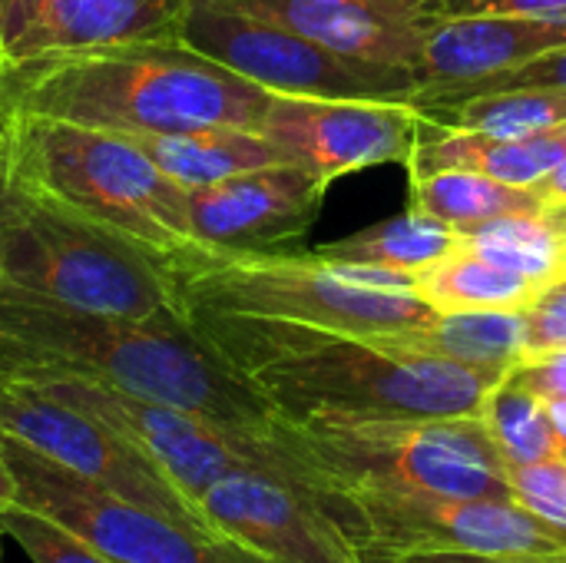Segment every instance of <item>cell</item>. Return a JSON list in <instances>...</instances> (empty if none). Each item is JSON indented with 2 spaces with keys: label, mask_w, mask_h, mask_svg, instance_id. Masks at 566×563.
<instances>
[{
  "label": "cell",
  "mask_w": 566,
  "mask_h": 563,
  "mask_svg": "<svg viewBox=\"0 0 566 563\" xmlns=\"http://www.w3.org/2000/svg\"><path fill=\"white\" fill-rule=\"evenodd\" d=\"M411 206L441 219L454 232L474 229L481 222L534 212L544 206L537 189H517L468 169H438L411 176Z\"/></svg>",
  "instance_id": "cell-24"
},
{
  "label": "cell",
  "mask_w": 566,
  "mask_h": 563,
  "mask_svg": "<svg viewBox=\"0 0 566 563\" xmlns=\"http://www.w3.org/2000/svg\"><path fill=\"white\" fill-rule=\"evenodd\" d=\"M368 554L471 551L566 561V528H557L514 498H451L385 488H345Z\"/></svg>",
  "instance_id": "cell-10"
},
{
  "label": "cell",
  "mask_w": 566,
  "mask_h": 563,
  "mask_svg": "<svg viewBox=\"0 0 566 563\" xmlns=\"http://www.w3.org/2000/svg\"><path fill=\"white\" fill-rule=\"evenodd\" d=\"M547 415H551L554 435H557V441H560L566 458V398H547Z\"/></svg>",
  "instance_id": "cell-39"
},
{
  "label": "cell",
  "mask_w": 566,
  "mask_h": 563,
  "mask_svg": "<svg viewBox=\"0 0 566 563\" xmlns=\"http://www.w3.org/2000/svg\"><path fill=\"white\" fill-rule=\"evenodd\" d=\"M418 110L431 123L458 129V133L521 139V136L564 126L566 90H497V93H478L468 100L434 103V106H418Z\"/></svg>",
  "instance_id": "cell-25"
},
{
  "label": "cell",
  "mask_w": 566,
  "mask_h": 563,
  "mask_svg": "<svg viewBox=\"0 0 566 563\" xmlns=\"http://www.w3.org/2000/svg\"><path fill=\"white\" fill-rule=\"evenodd\" d=\"M381 345L415 355H434L474 368L514 372L527 358V312L484 309L438 315L421 329L398 335H378Z\"/></svg>",
  "instance_id": "cell-20"
},
{
  "label": "cell",
  "mask_w": 566,
  "mask_h": 563,
  "mask_svg": "<svg viewBox=\"0 0 566 563\" xmlns=\"http://www.w3.org/2000/svg\"><path fill=\"white\" fill-rule=\"evenodd\" d=\"M0 282L93 315L179 319L163 256L13 189L0 222Z\"/></svg>",
  "instance_id": "cell-6"
},
{
  "label": "cell",
  "mask_w": 566,
  "mask_h": 563,
  "mask_svg": "<svg viewBox=\"0 0 566 563\" xmlns=\"http://www.w3.org/2000/svg\"><path fill=\"white\" fill-rule=\"evenodd\" d=\"M424 113L405 100L272 96L262 133L325 186L342 176L408 163Z\"/></svg>",
  "instance_id": "cell-12"
},
{
  "label": "cell",
  "mask_w": 566,
  "mask_h": 563,
  "mask_svg": "<svg viewBox=\"0 0 566 563\" xmlns=\"http://www.w3.org/2000/svg\"><path fill=\"white\" fill-rule=\"evenodd\" d=\"M0 96L13 116L146 136L212 126L262 133L275 93L169 37L0 63Z\"/></svg>",
  "instance_id": "cell-3"
},
{
  "label": "cell",
  "mask_w": 566,
  "mask_h": 563,
  "mask_svg": "<svg viewBox=\"0 0 566 563\" xmlns=\"http://www.w3.org/2000/svg\"><path fill=\"white\" fill-rule=\"evenodd\" d=\"M0 528L10 541L20 544L30 563H116L76 531L23 504L0 511Z\"/></svg>",
  "instance_id": "cell-27"
},
{
  "label": "cell",
  "mask_w": 566,
  "mask_h": 563,
  "mask_svg": "<svg viewBox=\"0 0 566 563\" xmlns=\"http://www.w3.org/2000/svg\"><path fill=\"white\" fill-rule=\"evenodd\" d=\"M461 246L494 259L541 289L566 279V206H541L534 212L501 216L458 232Z\"/></svg>",
  "instance_id": "cell-22"
},
{
  "label": "cell",
  "mask_w": 566,
  "mask_h": 563,
  "mask_svg": "<svg viewBox=\"0 0 566 563\" xmlns=\"http://www.w3.org/2000/svg\"><path fill=\"white\" fill-rule=\"evenodd\" d=\"M60 382L119 388L245 435H279L282 428L279 411L202 345L182 315L126 322L0 282V385Z\"/></svg>",
  "instance_id": "cell-2"
},
{
  "label": "cell",
  "mask_w": 566,
  "mask_h": 563,
  "mask_svg": "<svg viewBox=\"0 0 566 563\" xmlns=\"http://www.w3.org/2000/svg\"><path fill=\"white\" fill-rule=\"evenodd\" d=\"M179 40L275 96L411 103L421 86L411 70L335 53L229 0H192Z\"/></svg>",
  "instance_id": "cell-8"
},
{
  "label": "cell",
  "mask_w": 566,
  "mask_h": 563,
  "mask_svg": "<svg viewBox=\"0 0 566 563\" xmlns=\"http://www.w3.org/2000/svg\"><path fill=\"white\" fill-rule=\"evenodd\" d=\"M421 63L415 100L451 93L484 76L514 70L534 56L566 46V23L521 13H464L434 17L418 27Z\"/></svg>",
  "instance_id": "cell-16"
},
{
  "label": "cell",
  "mask_w": 566,
  "mask_h": 563,
  "mask_svg": "<svg viewBox=\"0 0 566 563\" xmlns=\"http://www.w3.org/2000/svg\"><path fill=\"white\" fill-rule=\"evenodd\" d=\"M338 3H368L371 7V0H338Z\"/></svg>",
  "instance_id": "cell-42"
},
{
  "label": "cell",
  "mask_w": 566,
  "mask_h": 563,
  "mask_svg": "<svg viewBox=\"0 0 566 563\" xmlns=\"http://www.w3.org/2000/svg\"><path fill=\"white\" fill-rule=\"evenodd\" d=\"M209 531L272 563H365L355 541L292 484L262 471H232L196 501Z\"/></svg>",
  "instance_id": "cell-13"
},
{
  "label": "cell",
  "mask_w": 566,
  "mask_h": 563,
  "mask_svg": "<svg viewBox=\"0 0 566 563\" xmlns=\"http://www.w3.org/2000/svg\"><path fill=\"white\" fill-rule=\"evenodd\" d=\"M7 199H10V189H7V179H0V222H3V212H7Z\"/></svg>",
  "instance_id": "cell-40"
},
{
  "label": "cell",
  "mask_w": 566,
  "mask_h": 563,
  "mask_svg": "<svg viewBox=\"0 0 566 563\" xmlns=\"http://www.w3.org/2000/svg\"><path fill=\"white\" fill-rule=\"evenodd\" d=\"M511 375L541 398H566V348L521 362Z\"/></svg>",
  "instance_id": "cell-31"
},
{
  "label": "cell",
  "mask_w": 566,
  "mask_h": 563,
  "mask_svg": "<svg viewBox=\"0 0 566 563\" xmlns=\"http://www.w3.org/2000/svg\"><path fill=\"white\" fill-rule=\"evenodd\" d=\"M0 441L20 484V504L76 531L116 563H272L216 531L136 508L7 438Z\"/></svg>",
  "instance_id": "cell-9"
},
{
  "label": "cell",
  "mask_w": 566,
  "mask_h": 563,
  "mask_svg": "<svg viewBox=\"0 0 566 563\" xmlns=\"http://www.w3.org/2000/svg\"><path fill=\"white\" fill-rule=\"evenodd\" d=\"M411 285H415L418 299L428 302L438 315L484 312V309L527 312L537 302V295L544 292L521 272L461 246V239L444 259H438L434 265L418 272L411 279Z\"/></svg>",
  "instance_id": "cell-21"
},
{
  "label": "cell",
  "mask_w": 566,
  "mask_h": 563,
  "mask_svg": "<svg viewBox=\"0 0 566 563\" xmlns=\"http://www.w3.org/2000/svg\"><path fill=\"white\" fill-rule=\"evenodd\" d=\"M454 246H458V232L451 226L411 206L408 212L395 219L375 222L342 242L322 246L318 256L338 259V262L375 265V269H388V272L415 279L418 272L444 259Z\"/></svg>",
  "instance_id": "cell-23"
},
{
  "label": "cell",
  "mask_w": 566,
  "mask_h": 563,
  "mask_svg": "<svg viewBox=\"0 0 566 563\" xmlns=\"http://www.w3.org/2000/svg\"><path fill=\"white\" fill-rule=\"evenodd\" d=\"M182 322L292 425L471 418L507 372L381 345L371 335L182 309Z\"/></svg>",
  "instance_id": "cell-1"
},
{
  "label": "cell",
  "mask_w": 566,
  "mask_h": 563,
  "mask_svg": "<svg viewBox=\"0 0 566 563\" xmlns=\"http://www.w3.org/2000/svg\"><path fill=\"white\" fill-rule=\"evenodd\" d=\"M566 348V279L544 289L527 309V358Z\"/></svg>",
  "instance_id": "cell-30"
},
{
  "label": "cell",
  "mask_w": 566,
  "mask_h": 563,
  "mask_svg": "<svg viewBox=\"0 0 566 563\" xmlns=\"http://www.w3.org/2000/svg\"><path fill=\"white\" fill-rule=\"evenodd\" d=\"M534 189L541 192V199L547 206H566V153L560 156V163L544 176V183L534 186Z\"/></svg>",
  "instance_id": "cell-35"
},
{
  "label": "cell",
  "mask_w": 566,
  "mask_h": 563,
  "mask_svg": "<svg viewBox=\"0 0 566 563\" xmlns=\"http://www.w3.org/2000/svg\"><path fill=\"white\" fill-rule=\"evenodd\" d=\"M163 176L176 186L202 189L262 166L292 163L282 146H275L259 129H235V126H212V129H189V133H146L129 136Z\"/></svg>",
  "instance_id": "cell-19"
},
{
  "label": "cell",
  "mask_w": 566,
  "mask_h": 563,
  "mask_svg": "<svg viewBox=\"0 0 566 563\" xmlns=\"http://www.w3.org/2000/svg\"><path fill=\"white\" fill-rule=\"evenodd\" d=\"M491 13H521V17L566 23V0H501Z\"/></svg>",
  "instance_id": "cell-34"
},
{
  "label": "cell",
  "mask_w": 566,
  "mask_h": 563,
  "mask_svg": "<svg viewBox=\"0 0 566 563\" xmlns=\"http://www.w3.org/2000/svg\"><path fill=\"white\" fill-rule=\"evenodd\" d=\"M365 563H566L560 557H524V554H471V551H398L368 554Z\"/></svg>",
  "instance_id": "cell-32"
},
{
  "label": "cell",
  "mask_w": 566,
  "mask_h": 563,
  "mask_svg": "<svg viewBox=\"0 0 566 563\" xmlns=\"http://www.w3.org/2000/svg\"><path fill=\"white\" fill-rule=\"evenodd\" d=\"M182 309L298 322L355 335H398L421 329L438 312L415 289H388L355 279L338 259L318 252H222L192 246L166 259Z\"/></svg>",
  "instance_id": "cell-5"
},
{
  "label": "cell",
  "mask_w": 566,
  "mask_h": 563,
  "mask_svg": "<svg viewBox=\"0 0 566 563\" xmlns=\"http://www.w3.org/2000/svg\"><path fill=\"white\" fill-rule=\"evenodd\" d=\"M13 126H17V116L13 110L3 103L0 96V179H7L10 173V153H13Z\"/></svg>",
  "instance_id": "cell-36"
},
{
  "label": "cell",
  "mask_w": 566,
  "mask_h": 563,
  "mask_svg": "<svg viewBox=\"0 0 566 563\" xmlns=\"http://www.w3.org/2000/svg\"><path fill=\"white\" fill-rule=\"evenodd\" d=\"M192 0H0V63L179 37Z\"/></svg>",
  "instance_id": "cell-15"
},
{
  "label": "cell",
  "mask_w": 566,
  "mask_h": 563,
  "mask_svg": "<svg viewBox=\"0 0 566 563\" xmlns=\"http://www.w3.org/2000/svg\"><path fill=\"white\" fill-rule=\"evenodd\" d=\"M292 431L342 488L514 498L511 468L484 415L308 421L292 425Z\"/></svg>",
  "instance_id": "cell-7"
},
{
  "label": "cell",
  "mask_w": 566,
  "mask_h": 563,
  "mask_svg": "<svg viewBox=\"0 0 566 563\" xmlns=\"http://www.w3.org/2000/svg\"><path fill=\"white\" fill-rule=\"evenodd\" d=\"M325 192L328 186L298 163H275L189 189L192 239L222 252H269L312 229Z\"/></svg>",
  "instance_id": "cell-14"
},
{
  "label": "cell",
  "mask_w": 566,
  "mask_h": 563,
  "mask_svg": "<svg viewBox=\"0 0 566 563\" xmlns=\"http://www.w3.org/2000/svg\"><path fill=\"white\" fill-rule=\"evenodd\" d=\"M7 186L163 259L196 246L189 192L163 176L126 133L17 116Z\"/></svg>",
  "instance_id": "cell-4"
},
{
  "label": "cell",
  "mask_w": 566,
  "mask_h": 563,
  "mask_svg": "<svg viewBox=\"0 0 566 563\" xmlns=\"http://www.w3.org/2000/svg\"><path fill=\"white\" fill-rule=\"evenodd\" d=\"M3 538H7V534H3V528H0V563H3Z\"/></svg>",
  "instance_id": "cell-41"
},
{
  "label": "cell",
  "mask_w": 566,
  "mask_h": 563,
  "mask_svg": "<svg viewBox=\"0 0 566 563\" xmlns=\"http://www.w3.org/2000/svg\"><path fill=\"white\" fill-rule=\"evenodd\" d=\"M511 488L517 504L557 528H566V458L511 468Z\"/></svg>",
  "instance_id": "cell-29"
},
{
  "label": "cell",
  "mask_w": 566,
  "mask_h": 563,
  "mask_svg": "<svg viewBox=\"0 0 566 563\" xmlns=\"http://www.w3.org/2000/svg\"><path fill=\"white\" fill-rule=\"evenodd\" d=\"M229 3L262 20H272L335 53L411 70L418 76V63H421L418 27L391 20L388 13L368 3H338V0H229Z\"/></svg>",
  "instance_id": "cell-17"
},
{
  "label": "cell",
  "mask_w": 566,
  "mask_h": 563,
  "mask_svg": "<svg viewBox=\"0 0 566 563\" xmlns=\"http://www.w3.org/2000/svg\"><path fill=\"white\" fill-rule=\"evenodd\" d=\"M484 421H488L491 438L501 448L507 468L564 458V448H560L551 415H547V398H541L537 392L521 385L511 372L488 395Z\"/></svg>",
  "instance_id": "cell-26"
},
{
  "label": "cell",
  "mask_w": 566,
  "mask_h": 563,
  "mask_svg": "<svg viewBox=\"0 0 566 563\" xmlns=\"http://www.w3.org/2000/svg\"><path fill=\"white\" fill-rule=\"evenodd\" d=\"M501 0H441V17H464V13H491Z\"/></svg>",
  "instance_id": "cell-38"
},
{
  "label": "cell",
  "mask_w": 566,
  "mask_h": 563,
  "mask_svg": "<svg viewBox=\"0 0 566 563\" xmlns=\"http://www.w3.org/2000/svg\"><path fill=\"white\" fill-rule=\"evenodd\" d=\"M564 153L566 123L557 129L521 136V139H497V136L458 133L424 116L411 159L405 166H408V176L438 173V169H468V173H481L517 189H534L560 163Z\"/></svg>",
  "instance_id": "cell-18"
},
{
  "label": "cell",
  "mask_w": 566,
  "mask_h": 563,
  "mask_svg": "<svg viewBox=\"0 0 566 563\" xmlns=\"http://www.w3.org/2000/svg\"><path fill=\"white\" fill-rule=\"evenodd\" d=\"M0 438L136 508H146L179 524L206 528L196 504L133 445H126L96 418L36 388L0 385Z\"/></svg>",
  "instance_id": "cell-11"
},
{
  "label": "cell",
  "mask_w": 566,
  "mask_h": 563,
  "mask_svg": "<svg viewBox=\"0 0 566 563\" xmlns=\"http://www.w3.org/2000/svg\"><path fill=\"white\" fill-rule=\"evenodd\" d=\"M497 90H566V46L551 50L544 56H534L514 70L484 76L478 83L458 86L451 93H438V96H424L415 100V106H434V103H454V100H468L478 93H497Z\"/></svg>",
  "instance_id": "cell-28"
},
{
  "label": "cell",
  "mask_w": 566,
  "mask_h": 563,
  "mask_svg": "<svg viewBox=\"0 0 566 563\" xmlns=\"http://www.w3.org/2000/svg\"><path fill=\"white\" fill-rule=\"evenodd\" d=\"M17 504H20V484H17V475H13L7 451H3V441H0V511L17 508Z\"/></svg>",
  "instance_id": "cell-37"
},
{
  "label": "cell",
  "mask_w": 566,
  "mask_h": 563,
  "mask_svg": "<svg viewBox=\"0 0 566 563\" xmlns=\"http://www.w3.org/2000/svg\"><path fill=\"white\" fill-rule=\"evenodd\" d=\"M371 7L388 13L391 20L415 23V27H421L424 20L441 17V0H371Z\"/></svg>",
  "instance_id": "cell-33"
}]
</instances>
